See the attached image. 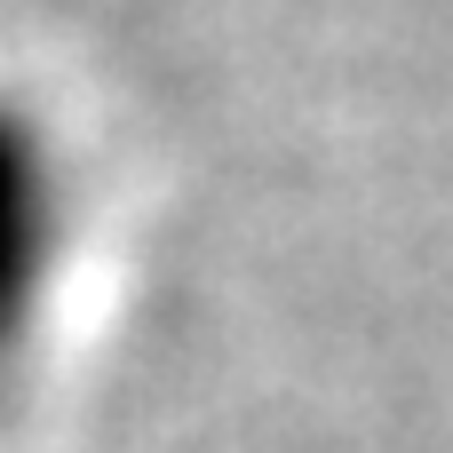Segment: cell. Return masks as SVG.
I'll list each match as a JSON object with an SVG mask.
<instances>
[{"label":"cell","instance_id":"1","mask_svg":"<svg viewBox=\"0 0 453 453\" xmlns=\"http://www.w3.org/2000/svg\"><path fill=\"white\" fill-rule=\"evenodd\" d=\"M72 255H80L72 151L32 96L0 88V374H16L56 326Z\"/></svg>","mask_w":453,"mask_h":453}]
</instances>
